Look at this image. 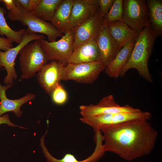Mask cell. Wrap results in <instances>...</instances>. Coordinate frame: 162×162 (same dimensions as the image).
<instances>
[{
  "label": "cell",
  "mask_w": 162,
  "mask_h": 162,
  "mask_svg": "<svg viewBox=\"0 0 162 162\" xmlns=\"http://www.w3.org/2000/svg\"><path fill=\"white\" fill-rule=\"evenodd\" d=\"M14 1L21 7L27 10L29 0H14Z\"/></svg>",
  "instance_id": "31"
},
{
  "label": "cell",
  "mask_w": 162,
  "mask_h": 162,
  "mask_svg": "<svg viewBox=\"0 0 162 162\" xmlns=\"http://www.w3.org/2000/svg\"><path fill=\"white\" fill-rule=\"evenodd\" d=\"M82 117L120 112H136L141 111L128 105L121 106L116 102L114 97L110 95L103 98L96 104L81 105L80 107Z\"/></svg>",
  "instance_id": "10"
},
{
  "label": "cell",
  "mask_w": 162,
  "mask_h": 162,
  "mask_svg": "<svg viewBox=\"0 0 162 162\" xmlns=\"http://www.w3.org/2000/svg\"><path fill=\"white\" fill-rule=\"evenodd\" d=\"M46 134L45 133L41 137L40 143L44 156L48 162H96L103 157L105 153L103 149V138L102 136L98 135L94 137L96 143L94 150L88 158L83 160H79L74 155L68 153L66 154L62 158L57 159L50 153L45 146L44 138Z\"/></svg>",
  "instance_id": "14"
},
{
  "label": "cell",
  "mask_w": 162,
  "mask_h": 162,
  "mask_svg": "<svg viewBox=\"0 0 162 162\" xmlns=\"http://www.w3.org/2000/svg\"><path fill=\"white\" fill-rule=\"evenodd\" d=\"M22 79H27L36 75L48 60L38 40L24 47L19 53Z\"/></svg>",
  "instance_id": "4"
},
{
  "label": "cell",
  "mask_w": 162,
  "mask_h": 162,
  "mask_svg": "<svg viewBox=\"0 0 162 162\" xmlns=\"http://www.w3.org/2000/svg\"><path fill=\"white\" fill-rule=\"evenodd\" d=\"M123 21L138 32L151 25L146 0H123Z\"/></svg>",
  "instance_id": "8"
},
{
  "label": "cell",
  "mask_w": 162,
  "mask_h": 162,
  "mask_svg": "<svg viewBox=\"0 0 162 162\" xmlns=\"http://www.w3.org/2000/svg\"><path fill=\"white\" fill-rule=\"evenodd\" d=\"M109 32L120 50L126 44L136 37L139 33L126 24L123 21L108 24Z\"/></svg>",
  "instance_id": "20"
},
{
  "label": "cell",
  "mask_w": 162,
  "mask_h": 162,
  "mask_svg": "<svg viewBox=\"0 0 162 162\" xmlns=\"http://www.w3.org/2000/svg\"><path fill=\"white\" fill-rule=\"evenodd\" d=\"M1 68H0V70ZM13 84L2 85L0 82V117L5 113L13 112L18 117L22 116L20 110L21 106L27 102L34 99L35 95L32 93H28L21 98L15 100L10 99L6 94V92Z\"/></svg>",
  "instance_id": "15"
},
{
  "label": "cell",
  "mask_w": 162,
  "mask_h": 162,
  "mask_svg": "<svg viewBox=\"0 0 162 162\" xmlns=\"http://www.w3.org/2000/svg\"><path fill=\"white\" fill-rule=\"evenodd\" d=\"M6 124L9 126L12 127H18L21 128H26L24 127L18 126L12 123L10 120L9 115L7 114L0 117V124Z\"/></svg>",
  "instance_id": "28"
},
{
  "label": "cell",
  "mask_w": 162,
  "mask_h": 162,
  "mask_svg": "<svg viewBox=\"0 0 162 162\" xmlns=\"http://www.w3.org/2000/svg\"><path fill=\"white\" fill-rule=\"evenodd\" d=\"M74 0H62L51 21L52 25L62 34L71 30L70 20Z\"/></svg>",
  "instance_id": "19"
},
{
  "label": "cell",
  "mask_w": 162,
  "mask_h": 162,
  "mask_svg": "<svg viewBox=\"0 0 162 162\" xmlns=\"http://www.w3.org/2000/svg\"><path fill=\"white\" fill-rule=\"evenodd\" d=\"M138 36L124 46L106 66L105 72L108 76L115 79L120 76L122 70L129 59Z\"/></svg>",
  "instance_id": "17"
},
{
  "label": "cell",
  "mask_w": 162,
  "mask_h": 162,
  "mask_svg": "<svg viewBox=\"0 0 162 162\" xmlns=\"http://www.w3.org/2000/svg\"><path fill=\"white\" fill-rule=\"evenodd\" d=\"M103 19L100 16L99 8L89 19L74 29V49L87 41L96 40L102 26Z\"/></svg>",
  "instance_id": "11"
},
{
  "label": "cell",
  "mask_w": 162,
  "mask_h": 162,
  "mask_svg": "<svg viewBox=\"0 0 162 162\" xmlns=\"http://www.w3.org/2000/svg\"><path fill=\"white\" fill-rule=\"evenodd\" d=\"M98 6L89 4L85 0H74L70 20L71 29L74 30L91 18L97 11Z\"/></svg>",
  "instance_id": "18"
},
{
  "label": "cell",
  "mask_w": 162,
  "mask_h": 162,
  "mask_svg": "<svg viewBox=\"0 0 162 162\" xmlns=\"http://www.w3.org/2000/svg\"><path fill=\"white\" fill-rule=\"evenodd\" d=\"M64 66L60 62L52 61L44 65L38 72V82L47 93L51 94L62 80Z\"/></svg>",
  "instance_id": "12"
},
{
  "label": "cell",
  "mask_w": 162,
  "mask_h": 162,
  "mask_svg": "<svg viewBox=\"0 0 162 162\" xmlns=\"http://www.w3.org/2000/svg\"><path fill=\"white\" fill-rule=\"evenodd\" d=\"M64 34L57 41L50 42L44 38L38 40L48 61H57L65 66L74 50V30H70Z\"/></svg>",
  "instance_id": "6"
},
{
  "label": "cell",
  "mask_w": 162,
  "mask_h": 162,
  "mask_svg": "<svg viewBox=\"0 0 162 162\" xmlns=\"http://www.w3.org/2000/svg\"><path fill=\"white\" fill-rule=\"evenodd\" d=\"M100 56V61L106 66L120 51L109 31L108 24L103 19V23L95 40Z\"/></svg>",
  "instance_id": "13"
},
{
  "label": "cell",
  "mask_w": 162,
  "mask_h": 162,
  "mask_svg": "<svg viewBox=\"0 0 162 162\" xmlns=\"http://www.w3.org/2000/svg\"><path fill=\"white\" fill-rule=\"evenodd\" d=\"M12 42L7 38L0 37V49L6 51L13 47Z\"/></svg>",
  "instance_id": "27"
},
{
  "label": "cell",
  "mask_w": 162,
  "mask_h": 162,
  "mask_svg": "<svg viewBox=\"0 0 162 162\" xmlns=\"http://www.w3.org/2000/svg\"><path fill=\"white\" fill-rule=\"evenodd\" d=\"M151 117L149 112L141 110L136 112H120L81 117L80 120L92 127L94 130H101L104 128L127 122L141 119L148 121Z\"/></svg>",
  "instance_id": "7"
},
{
  "label": "cell",
  "mask_w": 162,
  "mask_h": 162,
  "mask_svg": "<svg viewBox=\"0 0 162 162\" xmlns=\"http://www.w3.org/2000/svg\"><path fill=\"white\" fill-rule=\"evenodd\" d=\"M103 149L131 161L149 154L153 149L158 133L148 120L125 122L102 129Z\"/></svg>",
  "instance_id": "1"
},
{
  "label": "cell",
  "mask_w": 162,
  "mask_h": 162,
  "mask_svg": "<svg viewBox=\"0 0 162 162\" xmlns=\"http://www.w3.org/2000/svg\"><path fill=\"white\" fill-rule=\"evenodd\" d=\"M99 60L100 54L96 41L91 40L80 44L74 49L68 63L77 64Z\"/></svg>",
  "instance_id": "16"
},
{
  "label": "cell",
  "mask_w": 162,
  "mask_h": 162,
  "mask_svg": "<svg viewBox=\"0 0 162 162\" xmlns=\"http://www.w3.org/2000/svg\"><path fill=\"white\" fill-rule=\"evenodd\" d=\"M42 38H45L44 35L32 32L27 29L17 45L4 52L0 50V68L4 67L7 72L4 80L5 84H13L14 80L17 78L15 61L21 50L30 42Z\"/></svg>",
  "instance_id": "9"
},
{
  "label": "cell",
  "mask_w": 162,
  "mask_h": 162,
  "mask_svg": "<svg viewBox=\"0 0 162 162\" xmlns=\"http://www.w3.org/2000/svg\"><path fill=\"white\" fill-rule=\"evenodd\" d=\"M62 0H40L37 8L32 12L39 19L50 21Z\"/></svg>",
  "instance_id": "22"
},
{
  "label": "cell",
  "mask_w": 162,
  "mask_h": 162,
  "mask_svg": "<svg viewBox=\"0 0 162 162\" xmlns=\"http://www.w3.org/2000/svg\"><path fill=\"white\" fill-rule=\"evenodd\" d=\"M158 36L151 25L146 27L139 33L129 59L122 70L120 76L123 77L129 70L134 69L137 71L140 76L153 83L148 61Z\"/></svg>",
  "instance_id": "2"
},
{
  "label": "cell",
  "mask_w": 162,
  "mask_h": 162,
  "mask_svg": "<svg viewBox=\"0 0 162 162\" xmlns=\"http://www.w3.org/2000/svg\"><path fill=\"white\" fill-rule=\"evenodd\" d=\"M51 94L52 100L57 104H63L67 100V93L59 83L56 86Z\"/></svg>",
  "instance_id": "25"
},
{
  "label": "cell",
  "mask_w": 162,
  "mask_h": 162,
  "mask_svg": "<svg viewBox=\"0 0 162 162\" xmlns=\"http://www.w3.org/2000/svg\"><path fill=\"white\" fill-rule=\"evenodd\" d=\"M101 61L77 64L68 63L64 67L62 80H73L89 84L95 81L106 67Z\"/></svg>",
  "instance_id": "5"
},
{
  "label": "cell",
  "mask_w": 162,
  "mask_h": 162,
  "mask_svg": "<svg viewBox=\"0 0 162 162\" xmlns=\"http://www.w3.org/2000/svg\"><path fill=\"white\" fill-rule=\"evenodd\" d=\"M1 2L4 3L9 11L13 10L16 7L14 0H2Z\"/></svg>",
  "instance_id": "29"
},
{
  "label": "cell",
  "mask_w": 162,
  "mask_h": 162,
  "mask_svg": "<svg viewBox=\"0 0 162 162\" xmlns=\"http://www.w3.org/2000/svg\"><path fill=\"white\" fill-rule=\"evenodd\" d=\"M15 2L16 7L8 11L7 14L8 19L12 21H20L23 25L27 26V29L32 32L46 35L50 42L56 41L58 37L63 35L51 23L39 19Z\"/></svg>",
  "instance_id": "3"
},
{
  "label": "cell",
  "mask_w": 162,
  "mask_h": 162,
  "mask_svg": "<svg viewBox=\"0 0 162 162\" xmlns=\"http://www.w3.org/2000/svg\"><path fill=\"white\" fill-rule=\"evenodd\" d=\"M123 0H115L110 10L103 18L107 23L123 21Z\"/></svg>",
  "instance_id": "24"
},
{
  "label": "cell",
  "mask_w": 162,
  "mask_h": 162,
  "mask_svg": "<svg viewBox=\"0 0 162 162\" xmlns=\"http://www.w3.org/2000/svg\"><path fill=\"white\" fill-rule=\"evenodd\" d=\"M151 25L157 34L162 35V0H146Z\"/></svg>",
  "instance_id": "21"
},
{
  "label": "cell",
  "mask_w": 162,
  "mask_h": 162,
  "mask_svg": "<svg viewBox=\"0 0 162 162\" xmlns=\"http://www.w3.org/2000/svg\"><path fill=\"white\" fill-rule=\"evenodd\" d=\"M40 0H29L27 10L32 12L37 8Z\"/></svg>",
  "instance_id": "30"
},
{
  "label": "cell",
  "mask_w": 162,
  "mask_h": 162,
  "mask_svg": "<svg viewBox=\"0 0 162 162\" xmlns=\"http://www.w3.org/2000/svg\"><path fill=\"white\" fill-rule=\"evenodd\" d=\"M5 13V10L0 6V34L5 35L12 42L19 44L21 42L26 30L22 29L15 31L12 29L7 23L4 16Z\"/></svg>",
  "instance_id": "23"
},
{
  "label": "cell",
  "mask_w": 162,
  "mask_h": 162,
  "mask_svg": "<svg viewBox=\"0 0 162 162\" xmlns=\"http://www.w3.org/2000/svg\"><path fill=\"white\" fill-rule=\"evenodd\" d=\"M115 0H98L100 14L103 19L112 7Z\"/></svg>",
  "instance_id": "26"
}]
</instances>
